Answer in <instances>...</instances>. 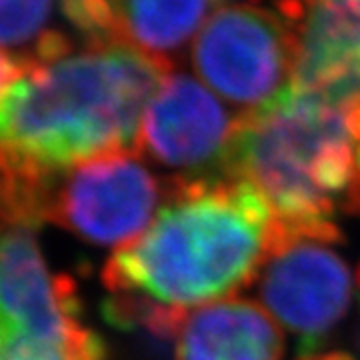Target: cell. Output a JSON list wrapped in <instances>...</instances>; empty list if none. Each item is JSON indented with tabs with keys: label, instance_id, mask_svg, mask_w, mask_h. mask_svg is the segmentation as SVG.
Instances as JSON below:
<instances>
[{
	"label": "cell",
	"instance_id": "8992f818",
	"mask_svg": "<svg viewBox=\"0 0 360 360\" xmlns=\"http://www.w3.org/2000/svg\"><path fill=\"white\" fill-rule=\"evenodd\" d=\"M243 115H232L196 78L170 72L144 110L139 156L184 179H226Z\"/></svg>",
	"mask_w": 360,
	"mask_h": 360
},
{
	"label": "cell",
	"instance_id": "3957f363",
	"mask_svg": "<svg viewBox=\"0 0 360 360\" xmlns=\"http://www.w3.org/2000/svg\"><path fill=\"white\" fill-rule=\"evenodd\" d=\"M352 139L347 112L309 90L290 86L269 106L243 112L226 179L258 186L276 214L274 243H342L335 202L312 180V167L333 142Z\"/></svg>",
	"mask_w": 360,
	"mask_h": 360
},
{
	"label": "cell",
	"instance_id": "30bf717a",
	"mask_svg": "<svg viewBox=\"0 0 360 360\" xmlns=\"http://www.w3.org/2000/svg\"><path fill=\"white\" fill-rule=\"evenodd\" d=\"M281 326L248 298H224L182 322L174 360H283Z\"/></svg>",
	"mask_w": 360,
	"mask_h": 360
},
{
	"label": "cell",
	"instance_id": "ffe728a7",
	"mask_svg": "<svg viewBox=\"0 0 360 360\" xmlns=\"http://www.w3.org/2000/svg\"><path fill=\"white\" fill-rule=\"evenodd\" d=\"M0 350H2V348H0ZM0 360H2V356H0Z\"/></svg>",
	"mask_w": 360,
	"mask_h": 360
},
{
	"label": "cell",
	"instance_id": "2e32d148",
	"mask_svg": "<svg viewBox=\"0 0 360 360\" xmlns=\"http://www.w3.org/2000/svg\"><path fill=\"white\" fill-rule=\"evenodd\" d=\"M319 360H356L350 352H345V350H330V352H324V354H319Z\"/></svg>",
	"mask_w": 360,
	"mask_h": 360
},
{
	"label": "cell",
	"instance_id": "7a4b0ae2",
	"mask_svg": "<svg viewBox=\"0 0 360 360\" xmlns=\"http://www.w3.org/2000/svg\"><path fill=\"white\" fill-rule=\"evenodd\" d=\"M172 65L118 42L34 65L0 106V144L52 168L139 155L144 110Z\"/></svg>",
	"mask_w": 360,
	"mask_h": 360
},
{
	"label": "cell",
	"instance_id": "8fae6325",
	"mask_svg": "<svg viewBox=\"0 0 360 360\" xmlns=\"http://www.w3.org/2000/svg\"><path fill=\"white\" fill-rule=\"evenodd\" d=\"M212 0H110L115 42L170 63L202 25ZM172 65V63H170Z\"/></svg>",
	"mask_w": 360,
	"mask_h": 360
},
{
	"label": "cell",
	"instance_id": "6da1fadb",
	"mask_svg": "<svg viewBox=\"0 0 360 360\" xmlns=\"http://www.w3.org/2000/svg\"><path fill=\"white\" fill-rule=\"evenodd\" d=\"M274 220L250 180L172 176L155 222L106 260L103 284L176 309L232 296L260 274Z\"/></svg>",
	"mask_w": 360,
	"mask_h": 360
},
{
	"label": "cell",
	"instance_id": "52a82bcc",
	"mask_svg": "<svg viewBox=\"0 0 360 360\" xmlns=\"http://www.w3.org/2000/svg\"><path fill=\"white\" fill-rule=\"evenodd\" d=\"M258 295L276 321L302 336L300 356L314 354L324 336L347 316L352 274L330 245L290 240L260 270Z\"/></svg>",
	"mask_w": 360,
	"mask_h": 360
},
{
	"label": "cell",
	"instance_id": "ac0fdd59",
	"mask_svg": "<svg viewBox=\"0 0 360 360\" xmlns=\"http://www.w3.org/2000/svg\"><path fill=\"white\" fill-rule=\"evenodd\" d=\"M356 350H359V354H360V328H359V333H356Z\"/></svg>",
	"mask_w": 360,
	"mask_h": 360
},
{
	"label": "cell",
	"instance_id": "277c9868",
	"mask_svg": "<svg viewBox=\"0 0 360 360\" xmlns=\"http://www.w3.org/2000/svg\"><path fill=\"white\" fill-rule=\"evenodd\" d=\"M296 28L255 4L220 6L196 34L193 66L210 89L255 112L292 86Z\"/></svg>",
	"mask_w": 360,
	"mask_h": 360
},
{
	"label": "cell",
	"instance_id": "7c38bea8",
	"mask_svg": "<svg viewBox=\"0 0 360 360\" xmlns=\"http://www.w3.org/2000/svg\"><path fill=\"white\" fill-rule=\"evenodd\" d=\"M56 170L0 144V222L8 229L28 231L44 224Z\"/></svg>",
	"mask_w": 360,
	"mask_h": 360
},
{
	"label": "cell",
	"instance_id": "9a60e30c",
	"mask_svg": "<svg viewBox=\"0 0 360 360\" xmlns=\"http://www.w3.org/2000/svg\"><path fill=\"white\" fill-rule=\"evenodd\" d=\"M345 112H347V127L352 141L360 142V104L347 108Z\"/></svg>",
	"mask_w": 360,
	"mask_h": 360
},
{
	"label": "cell",
	"instance_id": "ba28073f",
	"mask_svg": "<svg viewBox=\"0 0 360 360\" xmlns=\"http://www.w3.org/2000/svg\"><path fill=\"white\" fill-rule=\"evenodd\" d=\"M84 330L77 283L52 274L34 232L8 229L0 234V340L26 336L66 342Z\"/></svg>",
	"mask_w": 360,
	"mask_h": 360
},
{
	"label": "cell",
	"instance_id": "e0dca14e",
	"mask_svg": "<svg viewBox=\"0 0 360 360\" xmlns=\"http://www.w3.org/2000/svg\"><path fill=\"white\" fill-rule=\"evenodd\" d=\"M296 360H319V354H307V356H300V354H298V359Z\"/></svg>",
	"mask_w": 360,
	"mask_h": 360
},
{
	"label": "cell",
	"instance_id": "d6986e66",
	"mask_svg": "<svg viewBox=\"0 0 360 360\" xmlns=\"http://www.w3.org/2000/svg\"><path fill=\"white\" fill-rule=\"evenodd\" d=\"M212 2H222V0H212Z\"/></svg>",
	"mask_w": 360,
	"mask_h": 360
},
{
	"label": "cell",
	"instance_id": "5b68a950",
	"mask_svg": "<svg viewBox=\"0 0 360 360\" xmlns=\"http://www.w3.org/2000/svg\"><path fill=\"white\" fill-rule=\"evenodd\" d=\"M167 191L168 179H156L134 153L96 156L54 172L46 222L90 245L122 248L153 224Z\"/></svg>",
	"mask_w": 360,
	"mask_h": 360
},
{
	"label": "cell",
	"instance_id": "4fadbf2b",
	"mask_svg": "<svg viewBox=\"0 0 360 360\" xmlns=\"http://www.w3.org/2000/svg\"><path fill=\"white\" fill-rule=\"evenodd\" d=\"M52 13V0H0V49L32 46Z\"/></svg>",
	"mask_w": 360,
	"mask_h": 360
},
{
	"label": "cell",
	"instance_id": "5bb4252c",
	"mask_svg": "<svg viewBox=\"0 0 360 360\" xmlns=\"http://www.w3.org/2000/svg\"><path fill=\"white\" fill-rule=\"evenodd\" d=\"M32 68H34V63L26 51H0V106L14 84L22 80Z\"/></svg>",
	"mask_w": 360,
	"mask_h": 360
},
{
	"label": "cell",
	"instance_id": "9c48e42d",
	"mask_svg": "<svg viewBox=\"0 0 360 360\" xmlns=\"http://www.w3.org/2000/svg\"><path fill=\"white\" fill-rule=\"evenodd\" d=\"M292 86L347 110L360 104V0H304Z\"/></svg>",
	"mask_w": 360,
	"mask_h": 360
}]
</instances>
